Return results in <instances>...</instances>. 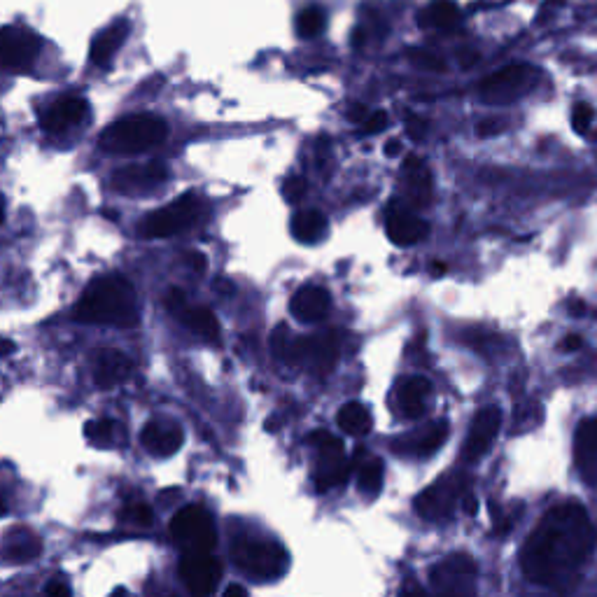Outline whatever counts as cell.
Instances as JSON below:
<instances>
[{
  "label": "cell",
  "mask_w": 597,
  "mask_h": 597,
  "mask_svg": "<svg viewBox=\"0 0 597 597\" xmlns=\"http://www.w3.org/2000/svg\"><path fill=\"white\" fill-rule=\"evenodd\" d=\"M45 593L47 595H70V588L66 586V584H59V581H52V584H49L47 588H45Z\"/></svg>",
  "instance_id": "obj_46"
},
{
  "label": "cell",
  "mask_w": 597,
  "mask_h": 597,
  "mask_svg": "<svg viewBox=\"0 0 597 597\" xmlns=\"http://www.w3.org/2000/svg\"><path fill=\"white\" fill-rule=\"evenodd\" d=\"M215 290H217V292H234V287H231L224 278H220V280H217V283H215Z\"/></svg>",
  "instance_id": "obj_50"
},
{
  "label": "cell",
  "mask_w": 597,
  "mask_h": 597,
  "mask_svg": "<svg viewBox=\"0 0 597 597\" xmlns=\"http://www.w3.org/2000/svg\"><path fill=\"white\" fill-rule=\"evenodd\" d=\"M306 192H308V182L301 178V175H294V178H290L285 182L283 194L290 203H299L306 196Z\"/></svg>",
  "instance_id": "obj_37"
},
{
  "label": "cell",
  "mask_w": 597,
  "mask_h": 597,
  "mask_svg": "<svg viewBox=\"0 0 597 597\" xmlns=\"http://www.w3.org/2000/svg\"><path fill=\"white\" fill-rule=\"evenodd\" d=\"M339 360V339L334 332L315 334L294 343V362L304 364L315 376H327Z\"/></svg>",
  "instance_id": "obj_12"
},
{
  "label": "cell",
  "mask_w": 597,
  "mask_h": 597,
  "mask_svg": "<svg viewBox=\"0 0 597 597\" xmlns=\"http://www.w3.org/2000/svg\"><path fill=\"white\" fill-rule=\"evenodd\" d=\"M124 518H129V521L138 523V525H150L152 523V509L147 507V504H133L122 514Z\"/></svg>",
  "instance_id": "obj_38"
},
{
  "label": "cell",
  "mask_w": 597,
  "mask_h": 597,
  "mask_svg": "<svg viewBox=\"0 0 597 597\" xmlns=\"http://www.w3.org/2000/svg\"><path fill=\"white\" fill-rule=\"evenodd\" d=\"M14 353V341L10 339H0V357H7Z\"/></svg>",
  "instance_id": "obj_49"
},
{
  "label": "cell",
  "mask_w": 597,
  "mask_h": 597,
  "mask_svg": "<svg viewBox=\"0 0 597 597\" xmlns=\"http://www.w3.org/2000/svg\"><path fill=\"white\" fill-rule=\"evenodd\" d=\"M353 465L357 467V486L364 495H378L383 486V462L378 458H371L367 451L357 448Z\"/></svg>",
  "instance_id": "obj_24"
},
{
  "label": "cell",
  "mask_w": 597,
  "mask_h": 597,
  "mask_svg": "<svg viewBox=\"0 0 597 597\" xmlns=\"http://www.w3.org/2000/svg\"><path fill=\"white\" fill-rule=\"evenodd\" d=\"M570 313H572V315H577V318H579V315H584V313H586V306L581 304V301H574V304L570 306Z\"/></svg>",
  "instance_id": "obj_51"
},
{
  "label": "cell",
  "mask_w": 597,
  "mask_h": 597,
  "mask_svg": "<svg viewBox=\"0 0 597 597\" xmlns=\"http://www.w3.org/2000/svg\"><path fill=\"white\" fill-rule=\"evenodd\" d=\"M203 203L196 194H182L168 206L154 210L143 222V236L147 238H168L180 234L199 220Z\"/></svg>",
  "instance_id": "obj_5"
},
{
  "label": "cell",
  "mask_w": 597,
  "mask_h": 597,
  "mask_svg": "<svg viewBox=\"0 0 597 597\" xmlns=\"http://www.w3.org/2000/svg\"><path fill=\"white\" fill-rule=\"evenodd\" d=\"M409 59L413 66L423 68V70H434V73H444L446 70V63L439 59V56H434L432 52H425V49H413L409 54Z\"/></svg>",
  "instance_id": "obj_35"
},
{
  "label": "cell",
  "mask_w": 597,
  "mask_h": 597,
  "mask_svg": "<svg viewBox=\"0 0 597 597\" xmlns=\"http://www.w3.org/2000/svg\"><path fill=\"white\" fill-rule=\"evenodd\" d=\"M476 577V563L465 553L451 556L441 563L437 570H432V584L441 591H469Z\"/></svg>",
  "instance_id": "obj_15"
},
{
  "label": "cell",
  "mask_w": 597,
  "mask_h": 597,
  "mask_svg": "<svg viewBox=\"0 0 597 597\" xmlns=\"http://www.w3.org/2000/svg\"><path fill=\"white\" fill-rule=\"evenodd\" d=\"M597 532L577 502L551 509L523 546L521 565L532 584L570 591L595 549Z\"/></svg>",
  "instance_id": "obj_1"
},
{
  "label": "cell",
  "mask_w": 597,
  "mask_h": 597,
  "mask_svg": "<svg viewBox=\"0 0 597 597\" xmlns=\"http://www.w3.org/2000/svg\"><path fill=\"white\" fill-rule=\"evenodd\" d=\"M332 308V297L325 287L304 285L294 292L290 301V311L299 322H318L325 318Z\"/></svg>",
  "instance_id": "obj_21"
},
{
  "label": "cell",
  "mask_w": 597,
  "mask_h": 597,
  "mask_svg": "<svg viewBox=\"0 0 597 597\" xmlns=\"http://www.w3.org/2000/svg\"><path fill=\"white\" fill-rule=\"evenodd\" d=\"M406 131H409L413 140H423L427 136V122L416 115H409V119H406Z\"/></svg>",
  "instance_id": "obj_41"
},
{
  "label": "cell",
  "mask_w": 597,
  "mask_h": 597,
  "mask_svg": "<svg viewBox=\"0 0 597 597\" xmlns=\"http://www.w3.org/2000/svg\"><path fill=\"white\" fill-rule=\"evenodd\" d=\"M532 80H535V73L528 66L516 63V66H507L497 70L495 75L486 77L479 84V94L486 103L504 105L521 98L532 87Z\"/></svg>",
  "instance_id": "obj_9"
},
{
  "label": "cell",
  "mask_w": 597,
  "mask_h": 597,
  "mask_svg": "<svg viewBox=\"0 0 597 597\" xmlns=\"http://www.w3.org/2000/svg\"><path fill=\"white\" fill-rule=\"evenodd\" d=\"M180 577L194 595H210L217 591L222 579V565L213 551H187L180 563Z\"/></svg>",
  "instance_id": "obj_11"
},
{
  "label": "cell",
  "mask_w": 597,
  "mask_h": 597,
  "mask_svg": "<svg viewBox=\"0 0 597 597\" xmlns=\"http://www.w3.org/2000/svg\"><path fill=\"white\" fill-rule=\"evenodd\" d=\"M476 133H479L481 138L497 136V133H502V122H497V119H486V122H481L479 126H476Z\"/></svg>",
  "instance_id": "obj_42"
},
{
  "label": "cell",
  "mask_w": 597,
  "mask_h": 597,
  "mask_svg": "<svg viewBox=\"0 0 597 597\" xmlns=\"http://www.w3.org/2000/svg\"><path fill=\"white\" fill-rule=\"evenodd\" d=\"M231 558L238 570L255 579H276L285 572L287 553L276 542H259V539H238L231 546Z\"/></svg>",
  "instance_id": "obj_4"
},
{
  "label": "cell",
  "mask_w": 597,
  "mask_h": 597,
  "mask_svg": "<svg viewBox=\"0 0 597 597\" xmlns=\"http://www.w3.org/2000/svg\"><path fill=\"white\" fill-rule=\"evenodd\" d=\"M227 595H248V591H245L243 586H227V591H224Z\"/></svg>",
  "instance_id": "obj_53"
},
{
  "label": "cell",
  "mask_w": 597,
  "mask_h": 597,
  "mask_svg": "<svg viewBox=\"0 0 597 597\" xmlns=\"http://www.w3.org/2000/svg\"><path fill=\"white\" fill-rule=\"evenodd\" d=\"M171 535L187 551H213L217 544L215 523L203 507H185L173 516Z\"/></svg>",
  "instance_id": "obj_6"
},
{
  "label": "cell",
  "mask_w": 597,
  "mask_h": 597,
  "mask_svg": "<svg viewBox=\"0 0 597 597\" xmlns=\"http://www.w3.org/2000/svg\"><path fill=\"white\" fill-rule=\"evenodd\" d=\"M325 28V12L320 10L318 5L304 7L297 17V33L301 38H315V35L322 33Z\"/></svg>",
  "instance_id": "obj_31"
},
{
  "label": "cell",
  "mask_w": 597,
  "mask_h": 597,
  "mask_svg": "<svg viewBox=\"0 0 597 597\" xmlns=\"http://www.w3.org/2000/svg\"><path fill=\"white\" fill-rule=\"evenodd\" d=\"M166 308L171 313H175V315L185 313V308H187L185 292H182V290H171V292H168L166 294Z\"/></svg>",
  "instance_id": "obj_40"
},
{
  "label": "cell",
  "mask_w": 597,
  "mask_h": 597,
  "mask_svg": "<svg viewBox=\"0 0 597 597\" xmlns=\"http://www.w3.org/2000/svg\"><path fill=\"white\" fill-rule=\"evenodd\" d=\"M117 432H119V425L115 420H94V423H87V434L89 441H94L98 446H108V444H115L117 439Z\"/></svg>",
  "instance_id": "obj_32"
},
{
  "label": "cell",
  "mask_w": 597,
  "mask_h": 597,
  "mask_svg": "<svg viewBox=\"0 0 597 597\" xmlns=\"http://www.w3.org/2000/svg\"><path fill=\"white\" fill-rule=\"evenodd\" d=\"M348 117L353 119V122H364V119L369 117V110L364 108V105H353V108H350V112H348Z\"/></svg>",
  "instance_id": "obj_45"
},
{
  "label": "cell",
  "mask_w": 597,
  "mask_h": 597,
  "mask_svg": "<svg viewBox=\"0 0 597 597\" xmlns=\"http://www.w3.org/2000/svg\"><path fill=\"white\" fill-rule=\"evenodd\" d=\"M294 343L297 339H292L290 329L285 325H278L276 332L271 334V350L280 362H294Z\"/></svg>",
  "instance_id": "obj_34"
},
{
  "label": "cell",
  "mask_w": 597,
  "mask_h": 597,
  "mask_svg": "<svg viewBox=\"0 0 597 597\" xmlns=\"http://www.w3.org/2000/svg\"><path fill=\"white\" fill-rule=\"evenodd\" d=\"M133 364L129 360V355L122 353L117 348H101L96 350L94 355V381L98 388L110 390L126 381L131 374Z\"/></svg>",
  "instance_id": "obj_16"
},
{
  "label": "cell",
  "mask_w": 597,
  "mask_h": 597,
  "mask_svg": "<svg viewBox=\"0 0 597 597\" xmlns=\"http://www.w3.org/2000/svg\"><path fill=\"white\" fill-rule=\"evenodd\" d=\"M336 423H339L341 430L350 434V437H364V434H369L371 427H374V416H371V411L364 404L350 402L341 406Z\"/></svg>",
  "instance_id": "obj_26"
},
{
  "label": "cell",
  "mask_w": 597,
  "mask_h": 597,
  "mask_svg": "<svg viewBox=\"0 0 597 597\" xmlns=\"http://www.w3.org/2000/svg\"><path fill=\"white\" fill-rule=\"evenodd\" d=\"M187 262H189V266H192V269L196 273H206V269H208V259H206V255H203V252L192 250L187 255Z\"/></svg>",
  "instance_id": "obj_43"
},
{
  "label": "cell",
  "mask_w": 597,
  "mask_h": 597,
  "mask_svg": "<svg viewBox=\"0 0 597 597\" xmlns=\"http://www.w3.org/2000/svg\"><path fill=\"white\" fill-rule=\"evenodd\" d=\"M574 460L581 479L586 483H597V418L581 423L574 441Z\"/></svg>",
  "instance_id": "obj_22"
},
{
  "label": "cell",
  "mask_w": 597,
  "mask_h": 597,
  "mask_svg": "<svg viewBox=\"0 0 597 597\" xmlns=\"http://www.w3.org/2000/svg\"><path fill=\"white\" fill-rule=\"evenodd\" d=\"M462 502H465V511L469 516H474L476 511H479V502H476L472 495H462Z\"/></svg>",
  "instance_id": "obj_47"
},
{
  "label": "cell",
  "mask_w": 597,
  "mask_h": 597,
  "mask_svg": "<svg viewBox=\"0 0 597 597\" xmlns=\"http://www.w3.org/2000/svg\"><path fill=\"white\" fill-rule=\"evenodd\" d=\"M180 318L187 322L189 329H194L196 334L203 336V339L213 343L220 341V322H217L215 313L210 311V308H185V313H182Z\"/></svg>",
  "instance_id": "obj_28"
},
{
  "label": "cell",
  "mask_w": 597,
  "mask_h": 597,
  "mask_svg": "<svg viewBox=\"0 0 597 597\" xmlns=\"http://www.w3.org/2000/svg\"><path fill=\"white\" fill-rule=\"evenodd\" d=\"M593 122V108L588 103H577L572 110V126L577 133H586Z\"/></svg>",
  "instance_id": "obj_36"
},
{
  "label": "cell",
  "mask_w": 597,
  "mask_h": 597,
  "mask_svg": "<svg viewBox=\"0 0 597 597\" xmlns=\"http://www.w3.org/2000/svg\"><path fill=\"white\" fill-rule=\"evenodd\" d=\"M404 187L406 199L411 201L413 208H427L432 203L434 196V182L432 173L423 159L409 157L404 161Z\"/></svg>",
  "instance_id": "obj_18"
},
{
  "label": "cell",
  "mask_w": 597,
  "mask_h": 597,
  "mask_svg": "<svg viewBox=\"0 0 597 597\" xmlns=\"http://www.w3.org/2000/svg\"><path fill=\"white\" fill-rule=\"evenodd\" d=\"M168 124L157 115L143 112L110 124L101 136V147L112 154H138L164 143Z\"/></svg>",
  "instance_id": "obj_3"
},
{
  "label": "cell",
  "mask_w": 597,
  "mask_h": 597,
  "mask_svg": "<svg viewBox=\"0 0 597 597\" xmlns=\"http://www.w3.org/2000/svg\"><path fill=\"white\" fill-rule=\"evenodd\" d=\"M432 385L423 376H413L402 385V392H399V404H402V411L406 418H420L425 413L427 397H430Z\"/></svg>",
  "instance_id": "obj_25"
},
{
  "label": "cell",
  "mask_w": 597,
  "mask_h": 597,
  "mask_svg": "<svg viewBox=\"0 0 597 597\" xmlns=\"http://www.w3.org/2000/svg\"><path fill=\"white\" fill-rule=\"evenodd\" d=\"M3 514H5V502L0 500V516H3Z\"/></svg>",
  "instance_id": "obj_55"
},
{
  "label": "cell",
  "mask_w": 597,
  "mask_h": 597,
  "mask_svg": "<svg viewBox=\"0 0 597 597\" xmlns=\"http://www.w3.org/2000/svg\"><path fill=\"white\" fill-rule=\"evenodd\" d=\"M311 444L318 448V469H315V483H318V488L329 490L334 486H341L350 476V467H353L341 439H336L327 432H315L311 437Z\"/></svg>",
  "instance_id": "obj_7"
},
{
  "label": "cell",
  "mask_w": 597,
  "mask_h": 597,
  "mask_svg": "<svg viewBox=\"0 0 597 597\" xmlns=\"http://www.w3.org/2000/svg\"><path fill=\"white\" fill-rule=\"evenodd\" d=\"M87 112L89 105L82 96H63L56 103H52V108L42 115V129L49 133H61L70 129V126L80 124L82 119L87 117Z\"/></svg>",
  "instance_id": "obj_19"
},
{
  "label": "cell",
  "mask_w": 597,
  "mask_h": 597,
  "mask_svg": "<svg viewBox=\"0 0 597 597\" xmlns=\"http://www.w3.org/2000/svg\"><path fill=\"white\" fill-rule=\"evenodd\" d=\"M385 227H388L390 241L395 245H402V248L420 243L427 234H430L427 222L420 220L418 215H413L411 210H404V208H390L388 215H385Z\"/></svg>",
  "instance_id": "obj_17"
},
{
  "label": "cell",
  "mask_w": 597,
  "mask_h": 597,
  "mask_svg": "<svg viewBox=\"0 0 597 597\" xmlns=\"http://www.w3.org/2000/svg\"><path fill=\"white\" fill-rule=\"evenodd\" d=\"M430 271H432V276H444V273H446V264L444 262H434Z\"/></svg>",
  "instance_id": "obj_52"
},
{
  "label": "cell",
  "mask_w": 597,
  "mask_h": 597,
  "mask_svg": "<svg viewBox=\"0 0 597 597\" xmlns=\"http://www.w3.org/2000/svg\"><path fill=\"white\" fill-rule=\"evenodd\" d=\"M469 479L465 474H448L437 483H432L430 488L425 490L423 495L418 497L416 511L420 516L430 518V521H437V518H446L453 514V509L458 507V502L465 495Z\"/></svg>",
  "instance_id": "obj_8"
},
{
  "label": "cell",
  "mask_w": 597,
  "mask_h": 597,
  "mask_svg": "<svg viewBox=\"0 0 597 597\" xmlns=\"http://www.w3.org/2000/svg\"><path fill=\"white\" fill-rule=\"evenodd\" d=\"M502 425V411L497 406H486L476 413L469 427L465 448H462V462H476L488 453V448L493 446V441L500 432Z\"/></svg>",
  "instance_id": "obj_13"
},
{
  "label": "cell",
  "mask_w": 597,
  "mask_h": 597,
  "mask_svg": "<svg viewBox=\"0 0 597 597\" xmlns=\"http://www.w3.org/2000/svg\"><path fill=\"white\" fill-rule=\"evenodd\" d=\"M458 17H460V10L455 0H432L423 12L425 24L437 26V28H451L455 21H458Z\"/></svg>",
  "instance_id": "obj_29"
},
{
  "label": "cell",
  "mask_w": 597,
  "mask_h": 597,
  "mask_svg": "<svg viewBox=\"0 0 597 597\" xmlns=\"http://www.w3.org/2000/svg\"><path fill=\"white\" fill-rule=\"evenodd\" d=\"M581 346H584V339H581L579 334H570L563 343H560V350H567V353H574V350H579Z\"/></svg>",
  "instance_id": "obj_44"
},
{
  "label": "cell",
  "mask_w": 597,
  "mask_h": 597,
  "mask_svg": "<svg viewBox=\"0 0 597 597\" xmlns=\"http://www.w3.org/2000/svg\"><path fill=\"white\" fill-rule=\"evenodd\" d=\"M140 441L143 446L157 458H168V455H175L180 451L182 441H185V434L178 425L166 423V420H152L143 427V434H140Z\"/></svg>",
  "instance_id": "obj_20"
},
{
  "label": "cell",
  "mask_w": 597,
  "mask_h": 597,
  "mask_svg": "<svg viewBox=\"0 0 597 597\" xmlns=\"http://www.w3.org/2000/svg\"><path fill=\"white\" fill-rule=\"evenodd\" d=\"M40 551H42L40 539L33 535H26L24 539H17V542L10 544V549H7V558L14 560V563H28V560L40 556Z\"/></svg>",
  "instance_id": "obj_33"
},
{
  "label": "cell",
  "mask_w": 597,
  "mask_h": 597,
  "mask_svg": "<svg viewBox=\"0 0 597 597\" xmlns=\"http://www.w3.org/2000/svg\"><path fill=\"white\" fill-rule=\"evenodd\" d=\"M327 220L320 210H301L292 220V234L301 243H315L325 236Z\"/></svg>",
  "instance_id": "obj_27"
},
{
  "label": "cell",
  "mask_w": 597,
  "mask_h": 597,
  "mask_svg": "<svg viewBox=\"0 0 597 597\" xmlns=\"http://www.w3.org/2000/svg\"><path fill=\"white\" fill-rule=\"evenodd\" d=\"M126 35H129V21L117 19L103 28L101 33L96 35L94 42H91L89 59L94 66H108V63L115 59L119 47L124 45Z\"/></svg>",
  "instance_id": "obj_23"
},
{
  "label": "cell",
  "mask_w": 597,
  "mask_h": 597,
  "mask_svg": "<svg viewBox=\"0 0 597 597\" xmlns=\"http://www.w3.org/2000/svg\"><path fill=\"white\" fill-rule=\"evenodd\" d=\"M40 54V40L24 26L0 28V68L26 70Z\"/></svg>",
  "instance_id": "obj_10"
},
{
  "label": "cell",
  "mask_w": 597,
  "mask_h": 597,
  "mask_svg": "<svg viewBox=\"0 0 597 597\" xmlns=\"http://www.w3.org/2000/svg\"><path fill=\"white\" fill-rule=\"evenodd\" d=\"M3 220H5V201L3 196H0V224H3Z\"/></svg>",
  "instance_id": "obj_54"
},
{
  "label": "cell",
  "mask_w": 597,
  "mask_h": 597,
  "mask_svg": "<svg viewBox=\"0 0 597 597\" xmlns=\"http://www.w3.org/2000/svg\"><path fill=\"white\" fill-rule=\"evenodd\" d=\"M446 437H448V423H434L432 427H427L420 437L413 439L409 448H413L418 455H432L434 451H439Z\"/></svg>",
  "instance_id": "obj_30"
},
{
  "label": "cell",
  "mask_w": 597,
  "mask_h": 597,
  "mask_svg": "<svg viewBox=\"0 0 597 597\" xmlns=\"http://www.w3.org/2000/svg\"><path fill=\"white\" fill-rule=\"evenodd\" d=\"M168 168L161 161H152V164H136L124 166L122 171L115 173L112 178V187L119 194H145L150 189L159 187L161 182L168 180Z\"/></svg>",
  "instance_id": "obj_14"
},
{
  "label": "cell",
  "mask_w": 597,
  "mask_h": 597,
  "mask_svg": "<svg viewBox=\"0 0 597 597\" xmlns=\"http://www.w3.org/2000/svg\"><path fill=\"white\" fill-rule=\"evenodd\" d=\"M75 318L96 325L133 327L138 322L136 290L124 276L96 278L75 306Z\"/></svg>",
  "instance_id": "obj_2"
},
{
  "label": "cell",
  "mask_w": 597,
  "mask_h": 597,
  "mask_svg": "<svg viewBox=\"0 0 597 597\" xmlns=\"http://www.w3.org/2000/svg\"><path fill=\"white\" fill-rule=\"evenodd\" d=\"M385 154H388V157H399V154H402V143H399V140H390V143L385 145Z\"/></svg>",
  "instance_id": "obj_48"
},
{
  "label": "cell",
  "mask_w": 597,
  "mask_h": 597,
  "mask_svg": "<svg viewBox=\"0 0 597 597\" xmlns=\"http://www.w3.org/2000/svg\"><path fill=\"white\" fill-rule=\"evenodd\" d=\"M364 131L367 133H378L383 131L385 126H388V112L385 110H376V112H369V117L362 122Z\"/></svg>",
  "instance_id": "obj_39"
}]
</instances>
